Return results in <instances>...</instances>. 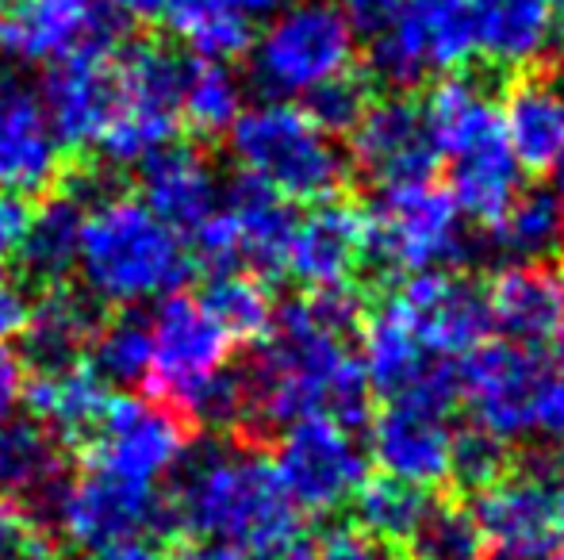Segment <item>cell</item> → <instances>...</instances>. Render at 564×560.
Wrapping results in <instances>:
<instances>
[{"label":"cell","mask_w":564,"mask_h":560,"mask_svg":"<svg viewBox=\"0 0 564 560\" xmlns=\"http://www.w3.org/2000/svg\"><path fill=\"white\" fill-rule=\"evenodd\" d=\"M357 327L361 299L349 284L307 292L276 307L258 353L250 365L238 369L246 392L242 441H258L312 415H330L357 430L372 396L361 358L349 353Z\"/></svg>","instance_id":"1"},{"label":"cell","mask_w":564,"mask_h":560,"mask_svg":"<svg viewBox=\"0 0 564 560\" xmlns=\"http://www.w3.org/2000/svg\"><path fill=\"white\" fill-rule=\"evenodd\" d=\"M165 526L238 546L250 560H312L315 538L253 441L188 446L165 495Z\"/></svg>","instance_id":"2"},{"label":"cell","mask_w":564,"mask_h":560,"mask_svg":"<svg viewBox=\"0 0 564 560\" xmlns=\"http://www.w3.org/2000/svg\"><path fill=\"white\" fill-rule=\"evenodd\" d=\"M193 265L185 234L162 223L139 196L105 193L93 200L74 270L93 304L123 311L162 299L193 277Z\"/></svg>","instance_id":"3"},{"label":"cell","mask_w":564,"mask_h":560,"mask_svg":"<svg viewBox=\"0 0 564 560\" xmlns=\"http://www.w3.org/2000/svg\"><path fill=\"white\" fill-rule=\"evenodd\" d=\"M426 120L449 162V196L460 216L491 227L522 188V169L499 123V108L476 77L442 74L423 100Z\"/></svg>","instance_id":"4"},{"label":"cell","mask_w":564,"mask_h":560,"mask_svg":"<svg viewBox=\"0 0 564 560\" xmlns=\"http://www.w3.org/2000/svg\"><path fill=\"white\" fill-rule=\"evenodd\" d=\"M227 139L238 169L289 204L335 200L349 180V157L341 154L335 135L315 128L292 100H261L242 108Z\"/></svg>","instance_id":"5"},{"label":"cell","mask_w":564,"mask_h":560,"mask_svg":"<svg viewBox=\"0 0 564 560\" xmlns=\"http://www.w3.org/2000/svg\"><path fill=\"white\" fill-rule=\"evenodd\" d=\"M193 58L162 39H142L116 51V108L97 139L112 169H139L165 150L181 128V97Z\"/></svg>","instance_id":"6"},{"label":"cell","mask_w":564,"mask_h":560,"mask_svg":"<svg viewBox=\"0 0 564 560\" xmlns=\"http://www.w3.org/2000/svg\"><path fill=\"white\" fill-rule=\"evenodd\" d=\"M473 254L457 200L434 180L388 185L365 211V262L388 277H415L431 270H457Z\"/></svg>","instance_id":"7"},{"label":"cell","mask_w":564,"mask_h":560,"mask_svg":"<svg viewBox=\"0 0 564 560\" xmlns=\"http://www.w3.org/2000/svg\"><path fill=\"white\" fill-rule=\"evenodd\" d=\"M246 54L253 85L269 100H296L354 69L357 35L335 0H289Z\"/></svg>","instance_id":"8"},{"label":"cell","mask_w":564,"mask_h":560,"mask_svg":"<svg viewBox=\"0 0 564 560\" xmlns=\"http://www.w3.org/2000/svg\"><path fill=\"white\" fill-rule=\"evenodd\" d=\"M296 211L284 196L265 188L253 177H238L224 188L219 208L188 234L193 262L219 270H246L253 277H276L289 265Z\"/></svg>","instance_id":"9"},{"label":"cell","mask_w":564,"mask_h":560,"mask_svg":"<svg viewBox=\"0 0 564 560\" xmlns=\"http://www.w3.org/2000/svg\"><path fill=\"white\" fill-rule=\"evenodd\" d=\"M150 319V373L142 388L150 399L173 407L185 419L188 404L208 388L216 376L230 369V338L216 319L204 311L196 296H170L158 299Z\"/></svg>","instance_id":"10"},{"label":"cell","mask_w":564,"mask_h":560,"mask_svg":"<svg viewBox=\"0 0 564 560\" xmlns=\"http://www.w3.org/2000/svg\"><path fill=\"white\" fill-rule=\"evenodd\" d=\"M273 472L300 515H335L365 484V449L357 430L330 415H312L276 430Z\"/></svg>","instance_id":"11"},{"label":"cell","mask_w":564,"mask_h":560,"mask_svg":"<svg viewBox=\"0 0 564 560\" xmlns=\"http://www.w3.org/2000/svg\"><path fill=\"white\" fill-rule=\"evenodd\" d=\"M473 58L465 0H408L369 39V81L415 89Z\"/></svg>","instance_id":"12"},{"label":"cell","mask_w":564,"mask_h":560,"mask_svg":"<svg viewBox=\"0 0 564 560\" xmlns=\"http://www.w3.org/2000/svg\"><path fill=\"white\" fill-rule=\"evenodd\" d=\"M553 365L538 345L484 342L457 369L460 399L473 415L476 430L499 441H519L538 430L542 396L550 388Z\"/></svg>","instance_id":"13"},{"label":"cell","mask_w":564,"mask_h":560,"mask_svg":"<svg viewBox=\"0 0 564 560\" xmlns=\"http://www.w3.org/2000/svg\"><path fill=\"white\" fill-rule=\"evenodd\" d=\"M188 441H193V426L173 407L158 399L112 396L82 449L89 457V469L158 487L185 461Z\"/></svg>","instance_id":"14"},{"label":"cell","mask_w":564,"mask_h":560,"mask_svg":"<svg viewBox=\"0 0 564 560\" xmlns=\"http://www.w3.org/2000/svg\"><path fill=\"white\" fill-rule=\"evenodd\" d=\"M476 526L496 560H550L564 549V472L527 469L476 492Z\"/></svg>","instance_id":"15"},{"label":"cell","mask_w":564,"mask_h":560,"mask_svg":"<svg viewBox=\"0 0 564 560\" xmlns=\"http://www.w3.org/2000/svg\"><path fill=\"white\" fill-rule=\"evenodd\" d=\"M123 20L105 0H12L0 15V46L28 66H58L89 54H116Z\"/></svg>","instance_id":"16"},{"label":"cell","mask_w":564,"mask_h":560,"mask_svg":"<svg viewBox=\"0 0 564 560\" xmlns=\"http://www.w3.org/2000/svg\"><path fill=\"white\" fill-rule=\"evenodd\" d=\"M158 526H165V495L158 487L131 484L97 469L69 476L51 507V530L62 534L58 541H74L77 549L147 538Z\"/></svg>","instance_id":"17"},{"label":"cell","mask_w":564,"mask_h":560,"mask_svg":"<svg viewBox=\"0 0 564 560\" xmlns=\"http://www.w3.org/2000/svg\"><path fill=\"white\" fill-rule=\"evenodd\" d=\"M388 304L408 322L415 342L438 361L468 358L491 334L488 296L473 277L460 273H415L400 284V292L388 296Z\"/></svg>","instance_id":"18"},{"label":"cell","mask_w":564,"mask_h":560,"mask_svg":"<svg viewBox=\"0 0 564 560\" xmlns=\"http://www.w3.org/2000/svg\"><path fill=\"white\" fill-rule=\"evenodd\" d=\"M66 177V146L46 116L43 92L15 69H0V188L46 196Z\"/></svg>","instance_id":"19"},{"label":"cell","mask_w":564,"mask_h":560,"mask_svg":"<svg viewBox=\"0 0 564 560\" xmlns=\"http://www.w3.org/2000/svg\"><path fill=\"white\" fill-rule=\"evenodd\" d=\"M349 139H354L349 165L380 188L431 180V173L442 162L426 108L411 97L372 100L357 128L349 131Z\"/></svg>","instance_id":"20"},{"label":"cell","mask_w":564,"mask_h":560,"mask_svg":"<svg viewBox=\"0 0 564 560\" xmlns=\"http://www.w3.org/2000/svg\"><path fill=\"white\" fill-rule=\"evenodd\" d=\"M453 407L423 396L388 399L384 411L372 419L369 446L384 476L415 487H434L449 480L453 453Z\"/></svg>","instance_id":"21"},{"label":"cell","mask_w":564,"mask_h":560,"mask_svg":"<svg viewBox=\"0 0 564 560\" xmlns=\"http://www.w3.org/2000/svg\"><path fill=\"white\" fill-rule=\"evenodd\" d=\"M105 193L108 188L93 173H66L58 188H51L35 211H28V227H23L20 250H15V262H20L15 273L39 288L66 284L69 273L77 270L85 216H89L93 200Z\"/></svg>","instance_id":"22"},{"label":"cell","mask_w":564,"mask_h":560,"mask_svg":"<svg viewBox=\"0 0 564 560\" xmlns=\"http://www.w3.org/2000/svg\"><path fill=\"white\" fill-rule=\"evenodd\" d=\"M473 54L496 69H527L561 62V23L545 0H465Z\"/></svg>","instance_id":"23"},{"label":"cell","mask_w":564,"mask_h":560,"mask_svg":"<svg viewBox=\"0 0 564 560\" xmlns=\"http://www.w3.org/2000/svg\"><path fill=\"white\" fill-rule=\"evenodd\" d=\"M499 123L519 169L553 173L564 162V66L527 69L503 92Z\"/></svg>","instance_id":"24"},{"label":"cell","mask_w":564,"mask_h":560,"mask_svg":"<svg viewBox=\"0 0 564 560\" xmlns=\"http://www.w3.org/2000/svg\"><path fill=\"white\" fill-rule=\"evenodd\" d=\"M365 265V211L346 200H323L296 219L289 246V265L307 292L346 288L354 273Z\"/></svg>","instance_id":"25"},{"label":"cell","mask_w":564,"mask_h":560,"mask_svg":"<svg viewBox=\"0 0 564 560\" xmlns=\"http://www.w3.org/2000/svg\"><path fill=\"white\" fill-rule=\"evenodd\" d=\"M39 92L62 146L93 150L116 108V54L58 62L46 69Z\"/></svg>","instance_id":"26"},{"label":"cell","mask_w":564,"mask_h":560,"mask_svg":"<svg viewBox=\"0 0 564 560\" xmlns=\"http://www.w3.org/2000/svg\"><path fill=\"white\" fill-rule=\"evenodd\" d=\"M134 196L177 234H193L219 208L224 185L200 150L170 142L139 165V193Z\"/></svg>","instance_id":"27"},{"label":"cell","mask_w":564,"mask_h":560,"mask_svg":"<svg viewBox=\"0 0 564 560\" xmlns=\"http://www.w3.org/2000/svg\"><path fill=\"white\" fill-rule=\"evenodd\" d=\"M69 480V446L39 419L0 422V499L51 515Z\"/></svg>","instance_id":"28"},{"label":"cell","mask_w":564,"mask_h":560,"mask_svg":"<svg viewBox=\"0 0 564 560\" xmlns=\"http://www.w3.org/2000/svg\"><path fill=\"white\" fill-rule=\"evenodd\" d=\"M97 327L100 311L85 292H74L66 284L43 288V296L31 299L28 322L20 330L23 365H31V373L82 365Z\"/></svg>","instance_id":"29"},{"label":"cell","mask_w":564,"mask_h":560,"mask_svg":"<svg viewBox=\"0 0 564 560\" xmlns=\"http://www.w3.org/2000/svg\"><path fill=\"white\" fill-rule=\"evenodd\" d=\"M449 361H438L415 342L408 322L392 311V304H380L377 311L361 315V369L372 392L388 399L411 396L423 388L434 373Z\"/></svg>","instance_id":"30"},{"label":"cell","mask_w":564,"mask_h":560,"mask_svg":"<svg viewBox=\"0 0 564 560\" xmlns=\"http://www.w3.org/2000/svg\"><path fill=\"white\" fill-rule=\"evenodd\" d=\"M484 296H488L491 330H503L507 342L542 345L557 330L561 288L542 265H503Z\"/></svg>","instance_id":"31"},{"label":"cell","mask_w":564,"mask_h":560,"mask_svg":"<svg viewBox=\"0 0 564 560\" xmlns=\"http://www.w3.org/2000/svg\"><path fill=\"white\" fill-rule=\"evenodd\" d=\"M23 399L31 419L54 430L66 446H85L112 396L89 365H66L31 373V381H23Z\"/></svg>","instance_id":"32"},{"label":"cell","mask_w":564,"mask_h":560,"mask_svg":"<svg viewBox=\"0 0 564 560\" xmlns=\"http://www.w3.org/2000/svg\"><path fill=\"white\" fill-rule=\"evenodd\" d=\"M496 250L507 262L542 265L564 242V211L553 188H519L507 211L488 227Z\"/></svg>","instance_id":"33"},{"label":"cell","mask_w":564,"mask_h":560,"mask_svg":"<svg viewBox=\"0 0 564 560\" xmlns=\"http://www.w3.org/2000/svg\"><path fill=\"white\" fill-rule=\"evenodd\" d=\"M349 503H354L357 530L365 538H372L377 546H408L434 499L426 495V487L403 484L392 476H372L357 487Z\"/></svg>","instance_id":"34"},{"label":"cell","mask_w":564,"mask_h":560,"mask_svg":"<svg viewBox=\"0 0 564 560\" xmlns=\"http://www.w3.org/2000/svg\"><path fill=\"white\" fill-rule=\"evenodd\" d=\"M204 311L224 327L230 342H261L276 319V304L269 296L265 281L246 270L212 273L200 296Z\"/></svg>","instance_id":"35"},{"label":"cell","mask_w":564,"mask_h":560,"mask_svg":"<svg viewBox=\"0 0 564 560\" xmlns=\"http://www.w3.org/2000/svg\"><path fill=\"white\" fill-rule=\"evenodd\" d=\"M165 23L200 62H235L253 43L250 20L224 0H177Z\"/></svg>","instance_id":"36"},{"label":"cell","mask_w":564,"mask_h":560,"mask_svg":"<svg viewBox=\"0 0 564 560\" xmlns=\"http://www.w3.org/2000/svg\"><path fill=\"white\" fill-rule=\"evenodd\" d=\"M85 358L100 384L142 388L150 373V319L134 307H123L116 319H100Z\"/></svg>","instance_id":"37"},{"label":"cell","mask_w":564,"mask_h":560,"mask_svg":"<svg viewBox=\"0 0 564 560\" xmlns=\"http://www.w3.org/2000/svg\"><path fill=\"white\" fill-rule=\"evenodd\" d=\"M242 81L227 62H193L181 97V123L200 139H219L242 116Z\"/></svg>","instance_id":"38"},{"label":"cell","mask_w":564,"mask_h":560,"mask_svg":"<svg viewBox=\"0 0 564 560\" xmlns=\"http://www.w3.org/2000/svg\"><path fill=\"white\" fill-rule=\"evenodd\" d=\"M408 549L415 560H488V541L476 515L457 503H431Z\"/></svg>","instance_id":"39"},{"label":"cell","mask_w":564,"mask_h":560,"mask_svg":"<svg viewBox=\"0 0 564 560\" xmlns=\"http://www.w3.org/2000/svg\"><path fill=\"white\" fill-rule=\"evenodd\" d=\"M300 100H304V112L315 128H323L327 135H349L357 128V120L365 116V108L372 105L369 77L349 69V74L330 77L327 85H319V89H312Z\"/></svg>","instance_id":"40"},{"label":"cell","mask_w":564,"mask_h":560,"mask_svg":"<svg viewBox=\"0 0 564 560\" xmlns=\"http://www.w3.org/2000/svg\"><path fill=\"white\" fill-rule=\"evenodd\" d=\"M507 472V441L491 438L484 430L453 433V453H449V480L460 492L476 495L491 487Z\"/></svg>","instance_id":"41"},{"label":"cell","mask_w":564,"mask_h":560,"mask_svg":"<svg viewBox=\"0 0 564 560\" xmlns=\"http://www.w3.org/2000/svg\"><path fill=\"white\" fill-rule=\"evenodd\" d=\"M0 560H58V534L43 515L0 499Z\"/></svg>","instance_id":"42"},{"label":"cell","mask_w":564,"mask_h":560,"mask_svg":"<svg viewBox=\"0 0 564 560\" xmlns=\"http://www.w3.org/2000/svg\"><path fill=\"white\" fill-rule=\"evenodd\" d=\"M28 311H31L28 281L8 262H0V345L20 338L23 322H28Z\"/></svg>","instance_id":"43"},{"label":"cell","mask_w":564,"mask_h":560,"mask_svg":"<svg viewBox=\"0 0 564 560\" xmlns=\"http://www.w3.org/2000/svg\"><path fill=\"white\" fill-rule=\"evenodd\" d=\"M312 560H388V553L354 526V530H330L323 541H315Z\"/></svg>","instance_id":"44"},{"label":"cell","mask_w":564,"mask_h":560,"mask_svg":"<svg viewBox=\"0 0 564 560\" xmlns=\"http://www.w3.org/2000/svg\"><path fill=\"white\" fill-rule=\"evenodd\" d=\"M28 200L8 188H0V262L15 257L20 250V239H23V227H28Z\"/></svg>","instance_id":"45"},{"label":"cell","mask_w":564,"mask_h":560,"mask_svg":"<svg viewBox=\"0 0 564 560\" xmlns=\"http://www.w3.org/2000/svg\"><path fill=\"white\" fill-rule=\"evenodd\" d=\"M20 399H23V361L0 345V422L12 419Z\"/></svg>","instance_id":"46"},{"label":"cell","mask_w":564,"mask_h":560,"mask_svg":"<svg viewBox=\"0 0 564 560\" xmlns=\"http://www.w3.org/2000/svg\"><path fill=\"white\" fill-rule=\"evenodd\" d=\"M162 560H250L238 546L227 541H212V538H188L177 549H170Z\"/></svg>","instance_id":"47"},{"label":"cell","mask_w":564,"mask_h":560,"mask_svg":"<svg viewBox=\"0 0 564 560\" xmlns=\"http://www.w3.org/2000/svg\"><path fill=\"white\" fill-rule=\"evenodd\" d=\"M77 560H162L154 553L147 538H127V541H108V546L85 549Z\"/></svg>","instance_id":"48"},{"label":"cell","mask_w":564,"mask_h":560,"mask_svg":"<svg viewBox=\"0 0 564 560\" xmlns=\"http://www.w3.org/2000/svg\"><path fill=\"white\" fill-rule=\"evenodd\" d=\"M108 8L119 15V20H134V23H154V20H165L170 8L177 0H105Z\"/></svg>","instance_id":"49"},{"label":"cell","mask_w":564,"mask_h":560,"mask_svg":"<svg viewBox=\"0 0 564 560\" xmlns=\"http://www.w3.org/2000/svg\"><path fill=\"white\" fill-rule=\"evenodd\" d=\"M224 4H230L235 12H242L246 20H258V15H265L269 20V15H273L276 8L289 4V0H224Z\"/></svg>","instance_id":"50"},{"label":"cell","mask_w":564,"mask_h":560,"mask_svg":"<svg viewBox=\"0 0 564 560\" xmlns=\"http://www.w3.org/2000/svg\"><path fill=\"white\" fill-rule=\"evenodd\" d=\"M545 8L557 15V23H564V0H545Z\"/></svg>","instance_id":"51"},{"label":"cell","mask_w":564,"mask_h":560,"mask_svg":"<svg viewBox=\"0 0 564 560\" xmlns=\"http://www.w3.org/2000/svg\"><path fill=\"white\" fill-rule=\"evenodd\" d=\"M557 169H561V193L557 196H561V211H564V162L557 165Z\"/></svg>","instance_id":"52"},{"label":"cell","mask_w":564,"mask_h":560,"mask_svg":"<svg viewBox=\"0 0 564 560\" xmlns=\"http://www.w3.org/2000/svg\"><path fill=\"white\" fill-rule=\"evenodd\" d=\"M550 560H564V549H557V553H553Z\"/></svg>","instance_id":"53"}]
</instances>
